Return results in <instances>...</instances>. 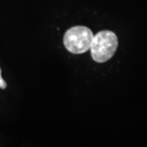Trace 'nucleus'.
I'll use <instances>...</instances> for the list:
<instances>
[{"label": "nucleus", "instance_id": "obj_1", "mask_svg": "<svg viewBox=\"0 0 147 147\" xmlns=\"http://www.w3.org/2000/svg\"><path fill=\"white\" fill-rule=\"evenodd\" d=\"M118 47V38L114 32L103 30L93 37L90 47L92 57L98 63H103L112 57Z\"/></svg>", "mask_w": 147, "mask_h": 147}, {"label": "nucleus", "instance_id": "obj_2", "mask_svg": "<svg viewBox=\"0 0 147 147\" xmlns=\"http://www.w3.org/2000/svg\"><path fill=\"white\" fill-rule=\"evenodd\" d=\"M94 34L86 26H74L65 32L63 42L65 48L74 54H82L90 50Z\"/></svg>", "mask_w": 147, "mask_h": 147}, {"label": "nucleus", "instance_id": "obj_3", "mask_svg": "<svg viewBox=\"0 0 147 147\" xmlns=\"http://www.w3.org/2000/svg\"><path fill=\"white\" fill-rule=\"evenodd\" d=\"M1 73H2V71H1V69H0V88L5 89L6 88H7V83L4 81V79H3V77L1 75Z\"/></svg>", "mask_w": 147, "mask_h": 147}]
</instances>
